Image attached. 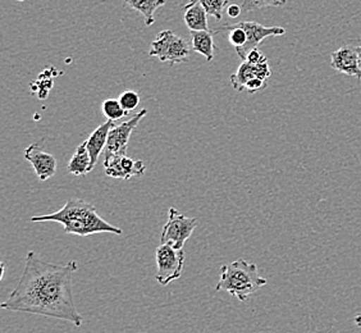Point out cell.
<instances>
[{"label":"cell","instance_id":"1","mask_svg":"<svg viewBox=\"0 0 361 333\" xmlns=\"http://www.w3.org/2000/svg\"><path fill=\"white\" fill-rule=\"evenodd\" d=\"M78 270L76 260L53 264L28 251L21 278L1 308L11 312L28 313L82 325L72 293V276Z\"/></svg>","mask_w":361,"mask_h":333},{"label":"cell","instance_id":"2","mask_svg":"<svg viewBox=\"0 0 361 333\" xmlns=\"http://www.w3.org/2000/svg\"><path fill=\"white\" fill-rule=\"evenodd\" d=\"M31 222L61 223L64 232L68 235L87 237L95 234H113L122 235L123 231L106 222L97 214L95 207L84 199L71 198L56 213L35 215Z\"/></svg>","mask_w":361,"mask_h":333},{"label":"cell","instance_id":"3","mask_svg":"<svg viewBox=\"0 0 361 333\" xmlns=\"http://www.w3.org/2000/svg\"><path fill=\"white\" fill-rule=\"evenodd\" d=\"M268 281L259 274L257 264L247 263L245 259L224 264L221 268V279L216 291L228 292L233 298L245 303L249 296L259 291Z\"/></svg>","mask_w":361,"mask_h":333},{"label":"cell","instance_id":"4","mask_svg":"<svg viewBox=\"0 0 361 333\" xmlns=\"http://www.w3.org/2000/svg\"><path fill=\"white\" fill-rule=\"evenodd\" d=\"M190 54L191 47L188 42L171 30H164L155 36L149 50V56H155L160 62L171 64L188 62Z\"/></svg>","mask_w":361,"mask_h":333},{"label":"cell","instance_id":"5","mask_svg":"<svg viewBox=\"0 0 361 333\" xmlns=\"http://www.w3.org/2000/svg\"><path fill=\"white\" fill-rule=\"evenodd\" d=\"M196 226V218L186 217L178 209L172 207L168 210V222L164 224L161 231L160 243H169L174 249H183L185 243L192 236Z\"/></svg>","mask_w":361,"mask_h":333},{"label":"cell","instance_id":"6","mask_svg":"<svg viewBox=\"0 0 361 333\" xmlns=\"http://www.w3.org/2000/svg\"><path fill=\"white\" fill-rule=\"evenodd\" d=\"M155 260L158 271L155 279L161 286H167L182 276L183 263H185V251L174 249L169 243H160L155 251Z\"/></svg>","mask_w":361,"mask_h":333},{"label":"cell","instance_id":"7","mask_svg":"<svg viewBox=\"0 0 361 333\" xmlns=\"http://www.w3.org/2000/svg\"><path fill=\"white\" fill-rule=\"evenodd\" d=\"M147 114V109L140 111L133 119L118 126H114L109 132L108 143L104 149V160L111 159L117 155H127L128 141L133 135V130L137 127L141 119Z\"/></svg>","mask_w":361,"mask_h":333},{"label":"cell","instance_id":"8","mask_svg":"<svg viewBox=\"0 0 361 333\" xmlns=\"http://www.w3.org/2000/svg\"><path fill=\"white\" fill-rule=\"evenodd\" d=\"M237 25L240 28H243L247 35V42L241 50L236 52L237 56H240L243 61H246V56L250 53L252 49L257 48L263 40L267 37H271V36H282L285 35L286 30L283 28H267L263 26L257 22L252 21H241L237 22Z\"/></svg>","mask_w":361,"mask_h":333},{"label":"cell","instance_id":"9","mask_svg":"<svg viewBox=\"0 0 361 333\" xmlns=\"http://www.w3.org/2000/svg\"><path fill=\"white\" fill-rule=\"evenodd\" d=\"M105 174L111 178L130 180L145 174L146 166L142 160H135L127 155H117L104 160Z\"/></svg>","mask_w":361,"mask_h":333},{"label":"cell","instance_id":"10","mask_svg":"<svg viewBox=\"0 0 361 333\" xmlns=\"http://www.w3.org/2000/svg\"><path fill=\"white\" fill-rule=\"evenodd\" d=\"M331 67L334 71L356 77L361 81V66L357 47L345 45L331 54Z\"/></svg>","mask_w":361,"mask_h":333},{"label":"cell","instance_id":"11","mask_svg":"<svg viewBox=\"0 0 361 333\" xmlns=\"http://www.w3.org/2000/svg\"><path fill=\"white\" fill-rule=\"evenodd\" d=\"M25 158L35 169L39 181L49 180L56 172V159L53 154L47 153L39 144H32L25 150Z\"/></svg>","mask_w":361,"mask_h":333},{"label":"cell","instance_id":"12","mask_svg":"<svg viewBox=\"0 0 361 333\" xmlns=\"http://www.w3.org/2000/svg\"><path fill=\"white\" fill-rule=\"evenodd\" d=\"M271 75V71L268 61L259 64H252L247 61H243V64L238 67V70L231 76V85L237 92H241L245 90L246 83H249L251 78H260L267 81Z\"/></svg>","mask_w":361,"mask_h":333},{"label":"cell","instance_id":"13","mask_svg":"<svg viewBox=\"0 0 361 333\" xmlns=\"http://www.w3.org/2000/svg\"><path fill=\"white\" fill-rule=\"evenodd\" d=\"M114 126H116L114 122L108 119L106 122L99 126L97 130L91 133L90 138L86 140L87 150L90 153L91 168L92 169L95 168L97 160L100 158L102 153L104 152L105 146L108 143V138H109V132Z\"/></svg>","mask_w":361,"mask_h":333},{"label":"cell","instance_id":"14","mask_svg":"<svg viewBox=\"0 0 361 333\" xmlns=\"http://www.w3.org/2000/svg\"><path fill=\"white\" fill-rule=\"evenodd\" d=\"M191 47L196 53L205 56L207 62H212L216 54V44L213 31H190Z\"/></svg>","mask_w":361,"mask_h":333},{"label":"cell","instance_id":"15","mask_svg":"<svg viewBox=\"0 0 361 333\" xmlns=\"http://www.w3.org/2000/svg\"><path fill=\"white\" fill-rule=\"evenodd\" d=\"M183 20L190 31H209L208 16L200 3L185 4Z\"/></svg>","mask_w":361,"mask_h":333},{"label":"cell","instance_id":"16","mask_svg":"<svg viewBox=\"0 0 361 333\" xmlns=\"http://www.w3.org/2000/svg\"><path fill=\"white\" fill-rule=\"evenodd\" d=\"M67 171L68 174H75V176H86L92 171L90 153L87 150L86 141L77 146L76 152L68 163Z\"/></svg>","mask_w":361,"mask_h":333},{"label":"cell","instance_id":"17","mask_svg":"<svg viewBox=\"0 0 361 333\" xmlns=\"http://www.w3.org/2000/svg\"><path fill=\"white\" fill-rule=\"evenodd\" d=\"M166 1L167 0H123L127 7L139 12L144 17L146 26L153 25L155 22L154 14L160 7L166 4Z\"/></svg>","mask_w":361,"mask_h":333},{"label":"cell","instance_id":"18","mask_svg":"<svg viewBox=\"0 0 361 333\" xmlns=\"http://www.w3.org/2000/svg\"><path fill=\"white\" fill-rule=\"evenodd\" d=\"M192 3H200L209 16L214 17L216 21H221L223 12L228 6L229 0H186V4H192Z\"/></svg>","mask_w":361,"mask_h":333},{"label":"cell","instance_id":"19","mask_svg":"<svg viewBox=\"0 0 361 333\" xmlns=\"http://www.w3.org/2000/svg\"><path fill=\"white\" fill-rule=\"evenodd\" d=\"M102 111L106 119L113 122H117L123 119L127 111L122 108V105L117 99H106L102 104Z\"/></svg>","mask_w":361,"mask_h":333},{"label":"cell","instance_id":"20","mask_svg":"<svg viewBox=\"0 0 361 333\" xmlns=\"http://www.w3.org/2000/svg\"><path fill=\"white\" fill-rule=\"evenodd\" d=\"M287 0H243L241 8L243 12H254L264 8L283 7Z\"/></svg>","mask_w":361,"mask_h":333},{"label":"cell","instance_id":"21","mask_svg":"<svg viewBox=\"0 0 361 333\" xmlns=\"http://www.w3.org/2000/svg\"><path fill=\"white\" fill-rule=\"evenodd\" d=\"M119 103L122 105V108L127 111V114L130 111H135L140 104V95L139 92L133 90H127L122 92L118 97Z\"/></svg>","mask_w":361,"mask_h":333},{"label":"cell","instance_id":"22","mask_svg":"<svg viewBox=\"0 0 361 333\" xmlns=\"http://www.w3.org/2000/svg\"><path fill=\"white\" fill-rule=\"evenodd\" d=\"M268 86V83L264 80H260V78H251L249 83H246V87L245 90L249 91L250 94H254L257 91L263 90Z\"/></svg>","mask_w":361,"mask_h":333},{"label":"cell","instance_id":"23","mask_svg":"<svg viewBox=\"0 0 361 333\" xmlns=\"http://www.w3.org/2000/svg\"><path fill=\"white\" fill-rule=\"evenodd\" d=\"M246 61L247 62L252 63V64H259V63L265 62V61H268L267 59V56L259 50V48L252 49L250 53L247 54L246 56Z\"/></svg>","mask_w":361,"mask_h":333},{"label":"cell","instance_id":"24","mask_svg":"<svg viewBox=\"0 0 361 333\" xmlns=\"http://www.w3.org/2000/svg\"><path fill=\"white\" fill-rule=\"evenodd\" d=\"M243 12V8L241 6H237V4H231L227 7V14H228L229 18H237L240 14Z\"/></svg>","mask_w":361,"mask_h":333},{"label":"cell","instance_id":"25","mask_svg":"<svg viewBox=\"0 0 361 333\" xmlns=\"http://www.w3.org/2000/svg\"><path fill=\"white\" fill-rule=\"evenodd\" d=\"M355 325L361 328V314L360 315H356L354 318Z\"/></svg>","mask_w":361,"mask_h":333},{"label":"cell","instance_id":"26","mask_svg":"<svg viewBox=\"0 0 361 333\" xmlns=\"http://www.w3.org/2000/svg\"><path fill=\"white\" fill-rule=\"evenodd\" d=\"M1 271H0V279H3L4 278V271H6V264L1 263Z\"/></svg>","mask_w":361,"mask_h":333},{"label":"cell","instance_id":"27","mask_svg":"<svg viewBox=\"0 0 361 333\" xmlns=\"http://www.w3.org/2000/svg\"><path fill=\"white\" fill-rule=\"evenodd\" d=\"M357 52H359V59H360V66H361V47H357Z\"/></svg>","mask_w":361,"mask_h":333},{"label":"cell","instance_id":"28","mask_svg":"<svg viewBox=\"0 0 361 333\" xmlns=\"http://www.w3.org/2000/svg\"><path fill=\"white\" fill-rule=\"evenodd\" d=\"M18 1H25V0H18Z\"/></svg>","mask_w":361,"mask_h":333}]
</instances>
